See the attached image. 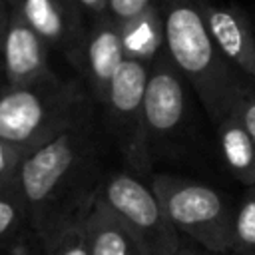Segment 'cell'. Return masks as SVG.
<instances>
[{
  "mask_svg": "<svg viewBox=\"0 0 255 255\" xmlns=\"http://www.w3.org/2000/svg\"><path fill=\"white\" fill-rule=\"evenodd\" d=\"M2 86H6V82H4V76H2V70H0V88Z\"/></svg>",
  "mask_w": 255,
  "mask_h": 255,
  "instance_id": "cell-25",
  "label": "cell"
},
{
  "mask_svg": "<svg viewBox=\"0 0 255 255\" xmlns=\"http://www.w3.org/2000/svg\"><path fill=\"white\" fill-rule=\"evenodd\" d=\"M147 74L149 64L126 58L100 106L104 131L116 143L128 169L137 175H147L153 163L147 145L143 112Z\"/></svg>",
  "mask_w": 255,
  "mask_h": 255,
  "instance_id": "cell-6",
  "label": "cell"
},
{
  "mask_svg": "<svg viewBox=\"0 0 255 255\" xmlns=\"http://www.w3.org/2000/svg\"><path fill=\"white\" fill-rule=\"evenodd\" d=\"M203 14L223 60L249 80H255V32L247 12L235 4L205 0Z\"/></svg>",
  "mask_w": 255,
  "mask_h": 255,
  "instance_id": "cell-11",
  "label": "cell"
},
{
  "mask_svg": "<svg viewBox=\"0 0 255 255\" xmlns=\"http://www.w3.org/2000/svg\"><path fill=\"white\" fill-rule=\"evenodd\" d=\"M233 255H255V185L245 187L235 205L233 219Z\"/></svg>",
  "mask_w": 255,
  "mask_h": 255,
  "instance_id": "cell-16",
  "label": "cell"
},
{
  "mask_svg": "<svg viewBox=\"0 0 255 255\" xmlns=\"http://www.w3.org/2000/svg\"><path fill=\"white\" fill-rule=\"evenodd\" d=\"M92 106L20 159L14 187L40 233L62 217L60 203L94 165L100 129Z\"/></svg>",
  "mask_w": 255,
  "mask_h": 255,
  "instance_id": "cell-1",
  "label": "cell"
},
{
  "mask_svg": "<svg viewBox=\"0 0 255 255\" xmlns=\"http://www.w3.org/2000/svg\"><path fill=\"white\" fill-rule=\"evenodd\" d=\"M86 231L92 255H141L131 233L94 197L86 205Z\"/></svg>",
  "mask_w": 255,
  "mask_h": 255,
  "instance_id": "cell-13",
  "label": "cell"
},
{
  "mask_svg": "<svg viewBox=\"0 0 255 255\" xmlns=\"http://www.w3.org/2000/svg\"><path fill=\"white\" fill-rule=\"evenodd\" d=\"M6 255H32V251H30V245L24 241V237H20L6 247Z\"/></svg>",
  "mask_w": 255,
  "mask_h": 255,
  "instance_id": "cell-22",
  "label": "cell"
},
{
  "mask_svg": "<svg viewBox=\"0 0 255 255\" xmlns=\"http://www.w3.org/2000/svg\"><path fill=\"white\" fill-rule=\"evenodd\" d=\"M235 106L255 139V80H247V76L243 74L239 76V82H237Z\"/></svg>",
  "mask_w": 255,
  "mask_h": 255,
  "instance_id": "cell-18",
  "label": "cell"
},
{
  "mask_svg": "<svg viewBox=\"0 0 255 255\" xmlns=\"http://www.w3.org/2000/svg\"><path fill=\"white\" fill-rule=\"evenodd\" d=\"M88 199L78 203L42 233L48 243V255H92L86 231Z\"/></svg>",
  "mask_w": 255,
  "mask_h": 255,
  "instance_id": "cell-15",
  "label": "cell"
},
{
  "mask_svg": "<svg viewBox=\"0 0 255 255\" xmlns=\"http://www.w3.org/2000/svg\"><path fill=\"white\" fill-rule=\"evenodd\" d=\"M10 16H12L10 0H0V40H2V34H4V28H6Z\"/></svg>",
  "mask_w": 255,
  "mask_h": 255,
  "instance_id": "cell-23",
  "label": "cell"
},
{
  "mask_svg": "<svg viewBox=\"0 0 255 255\" xmlns=\"http://www.w3.org/2000/svg\"><path fill=\"white\" fill-rule=\"evenodd\" d=\"M120 32H122L126 58L151 64L155 60V56L165 48L163 22H161V12H159L157 0L147 10H143L139 16L122 24Z\"/></svg>",
  "mask_w": 255,
  "mask_h": 255,
  "instance_id": "cell-14",
  "label": "cell"
},
{
  "mask_svg": "<svg viewBox=\"0 0 255 255\" xmlns=\"http://www.w3.org/2000/svg\"><path fill=\"white\" fill-rule=\"evenodd\" d=\"M149 185L181 235L203 251L231 253L235 207L219 189L173 173H153Z\"/></svg>",
  "mask_w": 255,
  "mask_h": 255,
  "instance_id": "cell-4",
  "label": "cell"
},
{
  "mask_svg": "<svg viewBox=\"0 0 255 255\" xmlns=\"http://www.w3.org/2000/svg\"><path fill=\"white\" fill-rule=\"evenodd\" d=\"M165 50L215 124L235 106L241 72L219 54L203 14L205 0H157Z\"/></svg>",
  "mask_w": 255,
  "mask_h": 255,
  "instance_id": "cell-2",
  "label": "cell"
},
{
  "mask_svg": "<svg viewBox=\"0 0 255 255\" xmlns=\"http://www.w3.org/2000/svg\"><path fill=\"white\" fill-rule=\"evenodd\" d=\"M124 60L126 54L120 26L108 14L92 18L74 68L78 70L80 80L86 84L98 108L106 100L108 88Z\"/></svg>",
  "mask_w": 255,
  "mask_h": 255,
  "instance_id": "cell-9",
  "label": "cell"
},
{
  "mask_svg": "<svg viewBox=\"0 0 255 255\" xmlns=\"http://www.w3.org/2000/svg\"><path fill=\"white\" fill-rule=\"evenodd\" d=\"M213 126L227 171L243 187L255 185V139L245 126L237 106L223 114Z\"/></svg>",
  "mask_w": 255,
  "mask_h": 255,
  "instance_id": "cell-12",
  "label": "cell"
},
{
  "mask_svg": "<svg viewBox=\"0 0 255 255\" xmlns=\"http://www.w3.org/2000/svg\"><path fill=\"white\" fill-rule=\"evenodd\" d=\"M0 70L6 86H22L54 74L50 46L16 12H12L0 40Z\"/></svg>",
  "mask_w": 255,
  "mask_h": 255,
  "instance_id": "cell-10",
  "label": "cell"
},
{
  "mask_svg": "<svg viewBox=\"0 0 255 255\" xmlns=\"http://www.w3.org/2000/svg\"><path fill=\"white\" fill-rule=\"evenodd\" d=\"M80 4V8L86 12V16L92 20V18H98V16H104L106 14V8H108V0H76Z\"/></svg>",
  "mask_w": 255,
  "mask_h": 255,
  "instance_id": "cell-21",
  "label": "cell"
},
{
  "mask_svg": "<svg viewBox=\"0 0 255 255\" xmlns=\"http://www.w3.org/2000/svg\"><path fill=\"white\" fill-rule=\"evenodd\" d=\"M155 0H108L106 14L118 24H126L128 20L139 16L143 10H147Z\"/></svg>",
  "mask_w": 255,
  "mask_h": 255,
  "instance_id": "cell-20",
  "label": "cell"
},
{
  "mask_svg": "<svg viewBox=\"0 0 255 255\" xmlns=\"http://www.w3.org/2000/svg\"><path fill=\"white\" fill-rule=\"evenodd\" d=\"M96 104L82 80L56 74L0 88V137L24 153L38 147L88 106Z\"/></svg>",
  "mask_w": 255,
  "mask_h": 255,
  "instance_id": "cell-3",
  "label": "cell"
},
{
  "mask_svg": "<svg viewBox=\"0 0 255 255\" xmlns=\"http://www.w3.org/2000/svg\"><path fill=\"white\" fill-rule=\"evenodd\" d=\"M185 84V78L163 48L149 64L143 96L145 131L151 159L165 153L173 141L183 135L189 112Z\"/></svg>",
  "mask_w": 255,
  "mask_h": 255,
  "instance_id": "cell-7",
  "label": "cell"
},
{
  "mask_svg": "<svg viewBox=\"0 0 255 255\" xmlns=\"http://www.w3.org/2000/svg\"><path fill=\"white\" fill-rule=\"evenodd\" d=\"M26 221H30L28 211L16 187H0V243L12 245L20 239Z\"/></svg>",
  "mask_w": 255,
  "mask_h": 255,
  "instance_id": "cell-17",
  "label": "cell"
},
{
  "mask_svg": "<svg viewBox=\"0 0 255 255\" xmlns=\"http://www.w3.org/2000/svg\"><path fill=\"white\" fill-rule=\"evenodd\" d=\"M193 255H219V253H211V251H203V253H193Z\"/></svg>",
  "mask_w": 255,
  "mask_h": 255,
  "instance_id": "cell-24",
  "label": "cell"
},
{
  "mask_svg": "<svg viewBox=\"0 0 255 255\" xmlns=\"http://www.w3.org/2000/svg\"><path fill=\"white\" fill-rule=\"evenodd\" d=\"M94 197L131 233L141 255H193L169 221L151 185L129 169L114 171L98 181Z\"/></svg>",
  "mask_w": 255,
  "mask_h": 255,
  "instance_id": "cell-5",
  "label": "cell"
},
{
  "mask_svg": "<svg viewBox=\"0 0 255 255\" xmlns=\"http://www.w3.org/2000/svg\"><path fill=\"white\" fill-rule=\"evenodd\" d=\"M26 24H30L50 46L72 66L78 58L90 18L76 0H10Z\"/></svg>",
  "mask_w": 255,
  "mask_h": 255,
  "instance_id": "cell-8",
  "label": "cell"
},
{
  "mask_svg": "<svg viewBox=\"0 0 255 255\" xmlns=\"http://www.w3.org/2000/svg\"><path fill=\"white\" fill-rule=\"evenodd\" d=\"M0 255H6V249H4V251H0Z\"/></svg>",
  "mask_w": 255,
  "mask_h": 255,
  "instance_id": "cell-26",
  "label": "cell"
},
{
  "mask_svg": "<svg viewBox=\"0 0 255 255\" xmlns=\"http://www.w3.org/2000/svg\"><path fill=\"white\" fill-rule=\"evenodd\" d=\"M24 151L0 137V187H14Z\"/></svg>",
  "mask_w": 255,
  "mask_h": 255,
  "instance_id": "cell-19",
  "label": "cell"
}]
</instances>
